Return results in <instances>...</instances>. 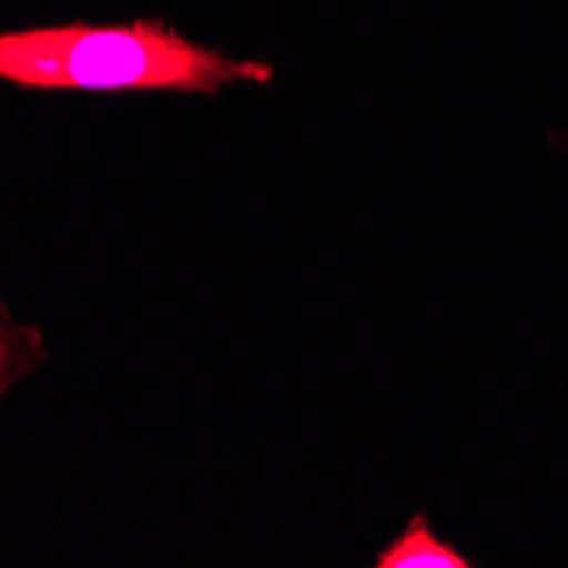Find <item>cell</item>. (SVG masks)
Here are the masks:
<instances>
[{
	"instance_id": "7a4b0ae2",
	"label": "cell",
	"mask_w": 568,
	"mask_h": 568,
	"mask_svg": "<svg viewBox=\"0 0 568 568\" xmlns=\"http://www.w3.org/2000/svg\"><path fill=\"white\" fill-rule=\"evenodd\" d=\"M375 568H474V558L446 545L419 510L408 518L402 535L375 555Z\"/></svg>"
},
{
	"instance_id": "6da1fadb",
	"label": "cell",
	"mask_w": 568,
	"mask_h": 568,
	"mask_svg": "<svg viewBox=\"0 0 568 568\" xmlns=\"http://www.w3.org/2000/svg\"><path fill=\"white\" fill-rule=\"evenodd\" d=\"M0 79L31 92H194L270 82L273 65L225 59L164 21L48 24L0 38Z\"/></svg>"
}]
</instances>
